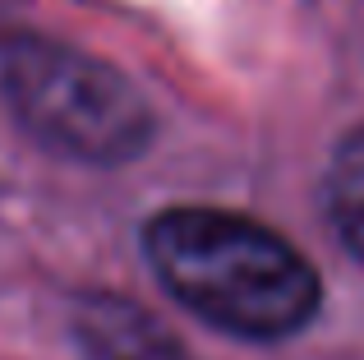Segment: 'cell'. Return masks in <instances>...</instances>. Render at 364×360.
<instances>
[{"instance_id":"3957f363","label":"cell","mask_w":364,"mask_h":360,"mask_svg":"<svg viewBox=\"0 0 364 360\" xmlns=\"http://www.w3.org/2000/svg\"><path fill=\"white\" fill-rule=\"evenodd\" d=\"M74 337L88 360H185L180 342L124 296H88L74 309Z\"/></svg>"},{"instance_id":"7a4b0ae2","label":"cell","mask_w":364,"mask_h":360,"mask_svg":"<svg viewBox=\"0 0 364 360\" xmlns=\"http://www.w3.org/2000/svg\"><path fill=\"white\" fill-rule=\"evenodd\" d=\"M0 97L37 144L74 162L120 166L152 139L143 92L116 65L55 37L14 33L0 42Z\"/></svg>"},{"instance_id":"6da1fadb","label":"cell","mask_w":364,"mask_h":360,"mask_svg":"<svg viewBox=\"0 0 364 360\" xmlns=\"http://www.w3.org/2000/svg\"><path fill=\"white\" fill-rule=\"evenodd\" d=\"M161 287L203 324L254 342L291 337L318 314V272L272 226L222 208H166L143 231Z\"/></svg>"},{"instance_id":"277c9868","label":"cell","mask_w":364,"mask_h":360,"mask_svg":"<svg viewBox=\"0 0 364 360\" xmlns=\"http://www.w3.org/2000/svg\"><path fill=\"white\" fill-rule=\"evenodd\" d=\"M323 208L337 231V240L364 263V129L346 134L328 162L323 180Z\"/></svg>"}]
</instances>
